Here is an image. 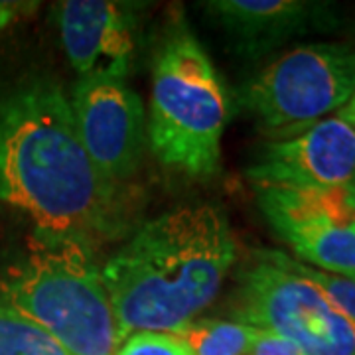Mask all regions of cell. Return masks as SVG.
I'll return each instance as SVG.
<instances>
[{"label":"cell","instance_id":"8992f818","mask_svg":"<svg viewBox=\"0 0 355 355\" xmlns=\"http://www.w3.org/2000/svg\"><path fill=\"white\" fill-rule=\"evenodd\" d=\"M355 93V48L338 42L296 46L251 77L239 103L277 137L342 109Z\"/></svg>","mask_w":355,"mask_h":355},{"label":"cell","instance_id":"2e32d148","mask_svg":"<svg viewBox=\"0 0 355 355\" xmlns=\"http://www.w3.org/2000/svg\"><path fill=\"white\" fill-rule=\"evenodd\" d=\"M116 355H193L190 347L172 334L139 331Z\"/></svg>","mask_w":355,"mask_h":355},{"label":"cell","instance_id":"7c38bea8","mask_svg":"<svg viewBox=\"0 0 355 355\" xmlns=\"http://www.w3.org/2000/svg\"><path fill=\"white\" fill-rule=\"evenodd\" d=\"M294 253L320 270L355 280V221H318L279 231Z\"/></svg>","mask_w":355,"mask_h":355},{"label":"cell","instance_id":"6da1fadb","mask_svg":"<svg viewBox=\"0 0 355 355\" xmlns=\"http://www.w3.org/2000/svg\"><path fill=\"white\" fill-rule=\"evenodd\" d=\"M0 202L42 237L93 249L123 233L125 202L89 158L69 99L53 81H34L0 101Z\"/></svg>","mask_w":355,"mask_h":355},{"label":"cell","instance_id":"4fadbf2b","mask_svg":"<svg viewBox=\"0 0 355 355\" xmlns=\"http://www.w3.org/2000/svg\"><path fill=\"white\" fill-rule=\"evenodd\" d=\"M257 328L227 320L191 322L176 334L193 355H249Z\"/></svg>","mask_w":355,"mask_h":355},{"label":"cell","instance_id":"e0dca14e","mask_svg":"<svg viewBox=\"0 0 355 355\" xmlns=\"http://www.w3.org/2000/svg\"><path fill=\"white\" fill-rule=\"evenodd\" d=\"M249 355H302V352L279 334L259 330Z\"/></svg>","mask_w":355,"mask_h":355},{"label":"cell","instance_id":"9a60e30c","mask_svg":"<svg viewBox=\"0 0 355 355\" xmlns=\"http://www.w3.org/2000/svg\"><path fill=\"white\" fill-rule=\"evenodd\" d=\"M286 263L292 270H296L300 277L310 280L314 286L324 292V296L336 306L343 316H347L355 324V280L347 277H338L331 272H324L320 268L304 265L300 261H294L286 254Z\"/></svg>","mask_w":355,"mask_h":355},{"label":"cell","instance_id":"52a82bcc","mask_svg":"<svg viewBox=\"0 0 355 355\" xmlns=\"http://www.w3.org/2000/svg\"><path fill=\"white\" fill-rule=\"evenodd\" d=\"M89 158L111 182L128 178L144 144V107L123 77H81L69 99Z\"/></svg>","mask_w":355,"mask_h":355},{"label":"cell","instance_id":"ac0fdd59","mask_svg":"<svg viewBox=\"0 0 355 355\" xmlns=\"http://www.w3.org/2000/svg\"><path fill=\"white\" fill-rule=\"evenodd\" d=\"M338 119L355 130V93L354 97L345 103L342 109H338Z\"/></svg>","mask_w":355,"mask_h":355},{"label":"cell","instance_id":"5b68a950","mask_svg":"<svg viewBox=\"0 0 355 355\" xmlns=\"http://www.w3.org/2000/svg\"><path fill=\"white\" fill-rule=\"evenodd\" d=\"M233 316L279 334L302 355H355V324L324 292L300 277L280 251H254L239 275Z\"/></svg>","mask_w":355,"mask_h":355},{"label":"cell","instance_id":"30bf717a","mask_svg":"<svg viewBox=\"0 0 355 355\" xmlns=\"http://www.w3.org/2000/svg\"><path fill=\"white\" fill-rule=\"evenodd\" d=\"M58 28L71 67L81 77L127 76L135 50V10L109 0H67L58 8Z\"/></svg>","mask_w":355,"mask_h":355},{"label":"cell","instance_id":"d6986e66","mask_svg":"<svg viewBox=\"0 0 355 355\" xmlns=\"http://www.w3.org/2000/svg\"><path fill=\"white\" fill-rule=\"evenodd\" d=\"M354 217H355V200H354Z\"/></svg>","mask_w":355,"mask_h":355},{"label":"cell","instance_id":"5bb4252c","mask_svg":"<svg viewBox=\"0 0 355 355\" xmlns=\"http://www.w3.org/2000/svg\"><path fill=\"white\" fill-rule=\"evenodd\" d=\"M0 355H67L48 331L0 298Z\"/></svg>","mask_w":355,"mask_h":355},{"label":"cell","instance_id":"277c9868","mask_svg":"<svg viewBox=\"0 0 355 355\" xmlns=\"http://www.w3.org/2000/svg\"><path fill=\"white\" fill-rule=\"evenodd\" d=\"M229 116L225 87L186 22H174L156 51L148 140L162 164L191 178L219 170Z\"/></svg>","mask_w":355,"mask_h":355},{"label":"cell","instance_id":"8fae6325","mask_svg":"<svg viewBox=\"0 0 355 355\" xmlns=\"http://www.w3.org/2000/svg\"><path fill=\"white\" fill-rule=\"evenodd\" d=\"M266 221L277 233L282 229L330 221L354 223V196L334 188L306 186H254Z\"/></svg>","mask_w":355,"mask_h":355},{"label":"cell","instance_id":"3957f363","mask_svg":"<svg viewBox=\"0 0 355 355\" xmlns=\"http://www.w3.org/2000/svg\"><path fill=\"white\" fill-rule=\"evenodd\" d=\"M0 298L67 355H116L127 340L93 249L73 239L36 235L24 261L0 280Z\"/></svg>","mask_w":355,"mask_h":355},{"label":"cell","instance_id":"7a4b0ae2","mask_svg":"<svg viewBox=\"0 0 355 355\" xmlns=\"http://www.w3.org/2000/svg\"><path fill=\"white\" fill-rule=\"evenodd\" d=\"M235 261L227 217L184 205L148 221L103 266L121 330L176 336L214 302Z\"/></svg>","mask_w":355,"mask_h":355},{"label":"cell","instance_id":"9c48e42d","mask_svg":"<svg viewBox=\"0 0 355 355\" xmlns=\"http://www.w3.org/2000/svg\"><path fill=\"white\" fill-rule=\"evenodd\" d=\"M202 6L223 28L243 58H261L288 40L331 32L340 26V18L328 2L209 0Z\"/></svg>","mask_w":355,"mask_h":355},{"label":"cell","instance_id":"ba28073f","mask_svg":"<svg viewBox=\"0 0 355 355\" xmlns=\"http://www.w3.org/2000/svg\"><path fill=\"white\" fill-rule=\"evenodd\" d=\"M254 186H306L355 198V130L338 116L263 144L247 168Z\"/></svg>","mask_w":355,"mask_h":355}]
</instances>
